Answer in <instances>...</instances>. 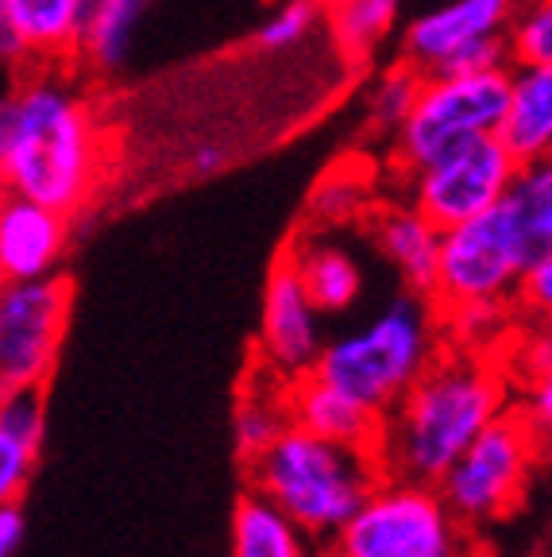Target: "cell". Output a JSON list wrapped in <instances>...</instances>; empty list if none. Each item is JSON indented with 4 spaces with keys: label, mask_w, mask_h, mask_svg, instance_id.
<instances>
[{
    "label": "cell",
    "mask_w": 552,
    "mask_h": 557,
    "mask_svg": "<svg viewBox=\"0 0 552 557\" xmlns=\"http://www.w3.org/2000/svg\"><path fill=\"white\" fill-rule=\"evenodd\" d=\"M0 171L20 198L81 209L109 171V132L93 101L54 66L16 82L0 113Z\"/></svg>",
    "instance_id": "6da1fadb"
},
{
    "label": "cell",
    "mask_w": 552,
    "mask_h": 557,
    "mask_svg": "<svg viewBox=\"0 0 552 557\" xmlns=\"http://www.w3.org/2000/svg\"><path fill=\"white\" fill-rule=\"evenodd\" d=\"M514 407V383L499 357L444 345L432 368L382 418V476L440 484L460 453Z\"/></svg>",
    "instance_id": "7a4b0ae2"
},
{
    "label": "cell",
    "mask_w": 552,
    "mask_h": 557,
    "mask_svg": "<svg viewBox=\"0 0 552 557\" xmlns=\"http://www.w3.org/2000/svg\"><path fill=\"white\" fill-rule=\"evenodd\" d=\"M379 480L382 465L372 449L328 442L302 426H290L278 442L248 457V487L283 507L321 546L344 531Z\"/></svg>",
    "instance_id": "3957f363"
},
{
    "label": "cell",
    "mask_w": 552,
    "mask_h": 557,
    "mask_svg": "<svg viewBox=\"0 0 552 557\" xmlns=\"http://www.w3.org/2000/svg\"><path fill=\"white\" fill-rule=\"evenodd\" d=\"M440 352L444 330L437 302L406 290L390 298L372 322L328 337L313 372L387 418Z\"/></svg>",
    "instance_id": "277c9868"
},
{
    "label": "cell",
    "mask_w": 552,
    "mask_h": 557,
    "mask_svg": "<svg viewBox=\"0 0 552 557\" xmlns=\"http://www.w3.org/2000/svg\"><path fill=\"white\" fill-rule=\"evenodd\" d=\"M472 534L440 484L382 476L333 546L344 557H467Z\"/></svg>",
    "instance_id": "5b68a950"
},
{
    "label": "cell",
    "mask_w": 552,
    "mask_h": 557,
    "mask_svg": "<svg viewBox=\"0 0 552 557\" xmlns=\"http://www.w3.org/2000/svg\"><path fill=\"white\" fill-rule=\"evenodd\" d=\"M510 70L487 74H425L414 113L390 139V159L402 174H414L440 151L479 136H499L506 113Z\"/></svg>",
    "instance_id": "8992f818"
},
{
    "label": "cell",
    "mask_w": 552,
    "mask_h": 557,
    "mask_svg": "<svg viewBox=\"0 0 552 557\" xmlns=\"http://www.w3.org/2000/svg\"><path fill=\"white\" fill-rule=\"evenodd\" d=\"M534 248L510 201L487 209L464 225L444 228L440 268L432 283L437 310L460 302H514Z\"/></svg>",
    "instance_id": "52a82bcc"
},
{
    "label": "cell",
    "mask_w": 552,
    "mask_h": 557,
    "mask_svg": "<svg viewBox=\"0 0 552 557\" xmlns=\"http://www.w3.org/2000/svg\"><path fill=\"white\" fill-rule=\"evenodd\" d=\"M541 453L544 445L537 430L529 426L518 407H510L460 453V461L440 480V492L452 504V511L472 531H479L518 507Z\"/></svg>",
    "instance_id": "ba28073f"
},
{
    "label": "cell",
    "mask_w": 552,
    "mask_h": 557,
    "mask_svg": "<svg viewBox=\"0 0 552 557\" xmlns=\"http://www.w3.org/2000/svg\"><path fill=\"white\" fill-rule=\"evenodd\" d=\"M74 287L62 275L16 278L0 290V387L43 392L59 368Z\"/></svg>",
    "instance_id": "9c48e42d"
},
{
    "label": "cell",
    "mask_w": 552,
    "mask_h": 557,
    "mask_svg": "<svg viewBox=\"0 0 552 557\" xmlns=\"http://www.w3.org/2000/svg\"><path fill=\"white\" fill-rule=\"evenodd\" d=\"M518 171L522 163L499 136H479L417 166L406 174V186L417 209H425L440 228H452L502 206Z\"/></svg>",
    "instance_id": "30bf717a"
},
{
    "label": "cell",
    "mask_w": 552,
    "mask_h": 557,
    "mask_svg": "<svg viewBox=\"0 0 552 557\" xmlns=\"http://www.w3.org/2000/svg\"><path fill=\"white\" fill-rule=\"evenodd\" d=\"M325 313L302 287L293 263L278 260L267 275L263 290V318H260V364L275 372L278 380L293 383L317 368L325 352V333H321Z\"/></svg>",
    "instance_id": "8fae6325"
},
{
    "label": "cell",
    "mask_w": 552,
    "mask_h": 557,
    "mask_svg": "<svg viewBox=\"0 0 552 557\" xmlns=\"http://www.w3.org/2000/svg\"><path fill=\"white\" fill-rule=\"evenodd\" d=\"M518 0H444L410 20L402 32V59L422 74H444L467 47L506 35Z\"/></svg>",
    "instance_id": "7c38bea8"
},
{
    "label": "cell",
    "mask_w": 552,
    "mask_h": 557,
    "mask_svg": "<svg viewBox=\"0 0 552 557\" xmlns=\"http://www.w3.org/2000/svg\"><path fill=\"white\" fill-rule=\"evenodd\" d=\"M86 0H0V51L12 66H54L81 51Z\"/></svg>",
    "instance_id": "4fadbf2b"
},
{
    "label": "cell",
    "mask_w": 552,
    "mask_h": 557,
    "mask_svg": "<svg viewBox=\"0 0 552 557\" xmlns=\"http://www.w3.org/2000/svg\"><path fill=\"white\" fill-rule=\"evenodd\" d=\"M70 213L43 201L9 194L0 206V275L4 283L16 278L59 275L62 252L70 240Z\"/></svg>",
    "instance_id": "5bb4252c"
},
{
    "label": "cell",
    "mask_w": 552,
    "mask_h": 557,
    "mask_svg": "<svg viewBox=\"0 0 552 557\" xmlns=\"http://www.w3.org/2000/svg\"><path fill=\"white\" fill-rule=\"evenodd\" d=\"M367 236H372L382 260L398 271L402 287L425 298L432 295L444 228L425 209H417L414 201H394V206L375 209L367 218Z\"/></svg>",
    "instance_id": "9a60e30c"
},
{
    "label": "cell",
    "mask_w": 552,
    "mask_h": 557,
    "mask_svg": "<svg viewBox=\"0 0 552 557\" xmlns=\"http://www.w3.org/2000/svg\"><path fill=\"white\" fill-rule=\"evenodd\" d=\"M286 399H290L293 426L310 430L317 437H328V442L352 445V449H372V453L379 449L382 414H375L372 407H363L348 392L325 383L317 372L293 380Z\"/></svg>",
    "instance_id": "2e32d148"
},
{
    "label": "cell",
    "mask_w": 552,
    "mask_h": 557,
    "mask_svg": "<svg viewBox=\"0 0 552 557\" xmlns=\"http://www.w3.org/2000/svg\"><path fill=\"white\" fill-rule=\"evenodd\" d=\"M499 139L514 151L518 163H537L552 156V66H534V62L510 66V94Z\"/></svg>",
    "instance_id": "e0dca14e"
},
{
    "label": "cell",
    "mask_w": 552,
    "mask_h": 557,
    "mask_svg": "<svg viewBox=\"0 0 552 557\" xmlns=\"http://www.w3.org/2000/svg\"><path fill=\"white\" fill-rule=\"evenodd\" d=\"M286 260L293 263L302 287L310 290V298L325 318H340V313H348L360 302L363 268L352 256V248H344L340 240H333L325 233L298 236V244L286 248Z\"/></svg>",
    "instance_id": "ac0fdd59"
},
{
    "label": "cell",
    "mask_w": 552,
    "mask_h": 557,
    "mask_svg": "<svg viewBox=\"0 0 552 557\" xmlns=\"http://www.w3.org/2000/svg\"><path fill=\"white\" fill-rule=\"evenodd\" d=\"M499 360L514 383V407L526 414L544 449H552V322H526Z\"/></svg>",
    "instance_id": "d6986e66"
},
{
    "label": "cell",
    "mask_w": 552,
    "mask_h": 557,
    "mask_svg": "<svg viewBox=\"0 0 552 557\" xmlns=\"http://www.w3.org/2000/svg\"><path fill=\"white\" fill-rule=\"evenodd\" d=\"M47 434L43 392H4L0 399V504L20 499Z\"/></svg>",
    "instance_id": "ffe728a7"
},
{
    "label": "cell",
    "mask_w": 552,
    "mask_h": 557,
    "mask_svg": "<svg viewBox=\"0 0 552 557\" xmlns=\"http://www.w3.org/2000/svg\"><path fill=\"white\" fill-rule=\"evenodd\" d=\"M321 542L263 492L248 487L233 511V557H313Z\"/></svg>",
    "instance_id": "44dd1931"
},
{
    "label": "cell",
    "mask_w": 552,
    "mask_h": 557,
    "mask_svg": "<svg viewBox=\"0 0 552 557\" xmlns=\"http://www.w3.org/2000/svg\"><path fill=\"white\" fill-rule=\"evenodd\" d=\"M286 392H290V383L278 380V375L267 372V368H260V372L251 375L248 387L240 392L236 414H233V430H236V445H240L243 461L255 457V453H263L271 442H278V437L293 426Z\"/></svg>",
    "instance_id": "7402d4cb"
},
{
    "label": "cell",
    "mask_w": 552,
    "mask_h": 557,
    "mask_svg": "<svg viewBox=\"0 0 552 557\" xmlns=\"http://www.w3.org/2000/svg\"><path fill=\"white\" fill-rule=\"evenodd\" d=\"M522 325H526V318L514 302H460L440 310L444 345L479 352V357H502Z\"/></svg>",
    "instance_id": "603a6c76"
},
{
    "label": "cell",
    "mask_w": 552,
    "mask_h": 557,
    "mask_svg": "<svg viewBox=\"0 0 552 557\" xmlns=\"http://www.w3.org/2000/svg\"><path fill=\"white\" fill-rule=\"evenodd\" d=\"M155 0H97L93 12L86 20V35H81V59L93 70L113 74L128 62L136 32L143 16L151 12Z\"/></svg>",
    "instance_id": "cb8c5ba5"
},
{
    "label": "cell",
    "mask_w": 552,
    "mask_h": 557,
    "mask_svg": "<svg viewBox=\"0 0 552 557\" xmlns=\"http://www.w3.org/2000/svg\"><path fill=\"white\" fill-rule=\"evenodd\" d=\"M325 24L348 62H367L398 24V0H321Z\"/></svg>",
    "instance_id": "d4e9b609"
},
{
    "label": "cell",
    "mask_w": 552,
    "mask_h": 557,
    "mask_svg": "<svg viewBox=\"0 0 552 557\" xmlns=\"http://www.w3.org/2000/svg\"><path fill=\"white\" fill-rule=\"evenodd\" d=\"M506 201L518 213L534 256L552 252V156L537 159V163H522Z\"/></svg>",
    "instance_id": "484cf974"
},
{
    "label": "cell",
    "mask_w": 552,
    "mask_h": 557,
    "mask_svg": "<svg viewBox=\"0 0 552 557\" xmlns=\"http://www.w3.org/2000/svg\"><path fill=\"white\" fill-rule=\"evenodd\" d=\"M422 82H425V74L417 66H410L406 59L398 62V66L382 70L379 78H375L372 94H367V121H372V128L394 139L398 128L406 124V116L414 113Z\"/></svg>",
    "instance_id": "4316f807"
},
{
    "label": "cell",
    "mask_w": 552,
    "mask_h": 557,
    "mask_svg": "<svg viewBox=\"0 0 552 557\" xmlns=\"http://www.w3.org/2000/svg\"><path fill=\"white\" fill-rule=\"evenodd\" d=\"M321 20H325L321 0H275V9L263 16L255 39L263 51H290V47H302L310 39Z\"/></svg>",
    "instance_id": "83f0119b"
},
{
    "label": "cell",
    "mask_w": 552,
    "mask_h": 557,
    "mask_svg": "<svg viewBox=\"0 0 552 557\" xmlns=\"http://www.w3.org/2000/svg\"><path fill=\"white\" fill-rule=\"evenodd\" d=\"M506 35L514 62L552 66V0H518Z\"/></svg>",
    "instance_id": "f1b7e54d"
},
{
    "label": "cell",
    "mask_w": 552,
    "mask_h": 557,
    "mask_svg": "<svg viewBox=\"0 0 552 557\" xmlns=\"http://www.w3.org/2000/svg\"><path fill=\"white\" fill-rule=\"evenodd\" d=\"M514 306H518V313L526 322H537V325L552 322V252H541L529 260Z\"/></svg>",
    "instance_id": "f546056e"
},
{
    "label": "cell",
    "mask_w": 552,
    "mask_h": 557,
    "mask_svg": "<svg viewBox=\"0 0 552 557\" xmlns=\"http://www.w3.org/2000/svg\"><path fill=\"white\" fill-rule=\"evenodd\" d=\"M360 201H363V186L360 183H340V174H328L325 183L317 186V194H313V213L325 221L321 228H328L333 221L348 218Z\"/></svg>",
    "instance_id": "4dcf8cb0"
},
{
    "label": "cell",
    "mask_w": 552,
    "mask_h": 557,
    "mask_svg": "<svg viewBox=\"0 0 552 557\" xmlns=\"http://www.w3.org/2000/svg\"><path fill=\"white\" fill-rule=\"evenodd\" d=\"M20 542H24V507H20V499H4V507H0V557H16Z\"/></svg>",
    "instance_id": "1f68e13d"
},
{
    "label": "cell",
    "mask_w": 552,
    "mask_h": 557,
    "mask_svg": "<svg viewBox=\"0 0 552 557\" xmlns=\"http://www.w3.org/2000/svg\"><path fill=\"white\" fill-rule=\"evenodd\" d=\"M225 148H216V144H201V148H193V156H190V166L198 174H213V171H221L225 166Z\"/></svg>",
    "instance_id": "d6a6232c"
},
{
    "label": "cell",
    "mask_w": 552,
    "mask_h": 557,
    "mask_svg": "<svg viewBox=\"0 0 552 557\" xmlns=\"http://www.w3.org/2000/svg\"><path fill=\"white\" fill-rule=\"evenodd\" d=\"M313 557H344V554H340L333 542H325V546H317V554H313Z\"/></svg>",
    "instance_id": "836d02e7"
}]
</instances>
